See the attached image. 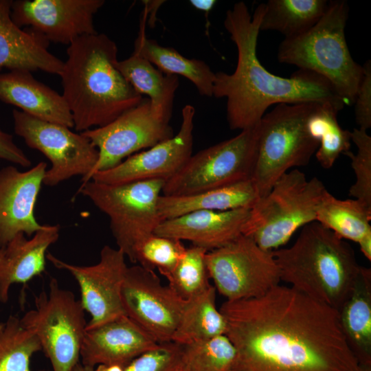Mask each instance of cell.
Wrapping results in <instances>:
<instances>
[{
    "label": "cell",
    "instance_id": "cell-1",
    "mask_svg": "<svg viewBox=\"0 0 371 371\" xmlns=\"http://www.w3.org/2000/svg\"><path fill=\"white\" fill-rule=\"evenodd\" d=\"M236 349L229 371H358L339 312L291 286L219 308Z\"/></svg>",
    "mask_w": 371,
    "mask_h": 371
},
{
    "label": "cell",
    "instance_id": "cell-2",
    "mask_svg": "<svg viewBox=\"0 0 371 371\" xmlns=\"http://www.w3.org/2000/svg\"><path fill=\"white\" fill-rule=\"evenodd\" d=\"M264 3L253 15L243 1L226 12L224 27L237 49L234 71L215 73L212 97L227 100V120L232 130L255 126L267 109L278 104L328 102L341 110L345 104L324 78L299 69L290 78L269 72L257 56V43Z\"/></svg>",
    "mask_w": 371,
    "mask_h": 371
},
{
    "label": "cell",
    "instance_id": "cell-3",
    "mask_svg": "<svg viewBox=\"0 0 371 371\" xmlns=\"http://www.w3.org/2000/svg\"><path fill=\"white\" fill-rule=\"evenodd\" d=\"M67 56L59 76L77 131L105 126L144 99L119 71L117 47L107 35L78 38Z\"/></svg>",
    "mask_w": 371,
    "mask_h": 371
},
{
    "label": "cell",
    "instance_id": "cell-4",
    "mask_svg": "<svg viewBox=\"0 0 371 371\" xmlns=\"http://www.w3.org/2000/svg\"><path fill=\"white\" fill-rule=\"evenodd\" d=\"M273 254L281 281L337 311L361 268L350 245L317 221L304 226L291 247Z\"/></svg>",
    "mask_w": 371,
    "mask_h": 371
},
{
    "label": "cell",
    "instance_id": "cell-5",
    "mask_svg": "<svg viewBox=\"0 0 371 371\" xmlns=\"http://www.w3.org/2000/svg\"><path fill=\"white\" fill-rule=\"evenodd\" d=\"M348 16L346 1H330L325 13L312 27L298 36L284 38L278 50L280 63L324 78L345 105L354 104L363 75V67L352 58L346 39Z\"/></svg>",
    "mask_w": 371,
    "mask_h": 371
},
{
    "label": "cell",
    "instance_id": "cell-6",
    "mask_svg": "<svg viewBox=\"0 0 371 371\" xmlns=\"http://www.w3.org/2000/svg\"><path fill=\"white\" fill-rule=\"evenodd\" d=\"M319 102L278 104L257 124L256 156L251 179L263 197L293 167L308 164L319 142L311 136L308 117Z\"/></svg>",
    "mask_w": 371,
    "mask_h": 371
},
{
    "label": "cell",
    "instance_id": "cell-7",
    "mask_svg": "<svg viewBox=\"0 0 371 371\" xmlns=\"http://www.w3.org/2000/svg\"><path fill=\"white\" fill-rule=\"evenodd\" d=\"M326 190L319 179L307 180L297 169L284 173L251 208L243 235L251 238L263 249H278L297 229L316 221Z\"/></svg>",
    "mask_w": 371,
    "mask_h": 371
},
{
    "label": "cell",
    "instance_id": "cell-8",
    "mask_svg": "<svg viewBox=\"0 0 371 371\" xmlns=\"http://www.w3.org/2000/svg\"><path fill=\"white\" fill-rule=\"evenodd\" d=\"M164 183L155 179L107 185L90 180L78 192L109 216L117 249L131 262L135 247L161 221L158 201Z\"/></svg>",
    "mask_w": 371,
    "mask_h": 371
},
{
    "label": "cell",
    "instance_id": "cell-9",
    "mask_svg": "<svg viewBox=\"0 0 371 371\" xmlns=\"http://www.w3.org/2000/svg\"><path fill=\"white\" fill-rule=\"evenodd\" d=\"M80 300L52 278L49 291L35 297L34 308L20 318L38 337L52 371H72L78 363L87 322Z\"/></svg>",
    "mask_w": 371,
    "mask_h": 371
},
{
    "label": "cell",
    "instance_id": "cell-10",
    "mask_svg": "<svg viewBox=\"0 0 371 371\" xmlns=\"http://www.w3.org/2000/svg\"><path fill=\"white\" fill-rule=\"evenodd\" d=\"M257 139L256 124L192 155L179 172L165 181L162 194L190 195L251 179Z\"/></svg>",
    "mask_w": 371,
    "mask_h": 371
},
{
    "label": "cell",
    "instance_id": "cell-11",
    "mask_svg": "<svg viewBox=\"0 0 371 371\" xmlns=\"http://www.w3.org/2000/svg\"><path fill=\"white\" fill-rule=\"evenodd\" d=\"M205 260L214 286L226 300L258 297L281 281L273 251L245 235L207 251Z\"/></svg>",
    "mask_w": 371,
    "mask_h": 371
},
{
    "label": "cell",
    "instance_id": "cell-12",
    "mask_svg": "<svg viewBox=\"0 0 371 371\" xmlns=\"http://www.w3.org/2000/svg\"><path fill=\"white\" fill-rule=\"evenodd\" d=\"M14 133L26 145L43 153L51 163L43 185L54 187L73 177L81 176L82 183L91 180L98 159V150L82 133L12 111Z\"/></svg>",
    "mask_w": 371,
    "mask_h": 371
},
{
    "label": "cell",
    "instance_id": "cell-13",
    "mask_svg": "<svg viewBox=\"0 0 371 371\" xmlns=\"http://www.w3.org/2000/svg\"><path fill=\"white\" fill-rule=\"evenodd\" d=\"M81 133L98 150L91 177L95 172L113 168L128 157L174 135L170 122L153 112L146 98L108 124Z\"/></svg>",
    "mask_w": 371,
    "mask_h": 371
},
{
    "label": "cell",
    "instance_id": "cell-14",
    "mask_svg": "<svg viewBox=\"0 0 371 371\" xmlns=\"http://www.w3.org/2000/svg\"><path fill=\"white\" fill-rule=\"evenodd\" d=\"M186 301L164 285L153 270L128 267L122 288L124 314L158 344L172 341Z\"/></svg>",
    "mask_w": 371,
    "mask_h": 371
},
{
    "label": "cell",
    "instance_id": "cell-15",
    "mask_svg": "<svg viewBox=\"0 0 371 371\" xmlns=\"http://www.w3.org/2000/svg\"><path fill=\"white\" fill-rule=\"evenodd\" d=\"M55 267L68 271L80 291V302L90 315L86 329L100 326L125 315L122 303V288L128 268L121 250L104 246L98 263L79 266L65 262L50 253L46 256Z\"/></svg>",
    "mask_w": 371,
    "mask_h": 371
},
{
    "label": "cell",
    "instance_id": "cell-16",
    "mask_svg": "<svg viewBox=\"0 0 371 371\" xmlns=\"http://www.w3.org/2000/svg\"><path fill=\"white\" fill-rule=\"evenodd\" d=\"M195 109L186 104L178 133L146 150L136 153L116 166L95 172L91 180L107 185L161 179L177 174L192 155Z\"/></svg>",
    "mask_w": 371,
    "mask_h": 371
},
{
    "label": "cell",
    "instance_id": "cell-17",
    "mask_svg": "<svg viewBox=\"0 0 371 371\" xmlns=\"http://www.w3.org/2000/svg\"><path fill=\"white\" fill-rule=\"evenodd\" d=\"M104 0H16L11 18L47 42L70 45L79 37L96 33L93 18Z\"/></svg>",
    "mask_w": 371,
    "mask_h": 371
},
{
    "label": "cell",
    "instance_id": "cell-18",
    "mask_svg": "<svg viewBox=\"0 0 371 371\" xmlns=\"http://www.w3.org/2000/svg\"><path fill=\"white\" fill-rule=\"evenodd\" d=\"M47 166L40 161L23 172L12 166L0 169V247L19 233L32 236L44 227L34 208Z\"/></svg>",
    "mask_w": 371,
    "mask_h": 371
},
{
    "label": "cell",
    "instance_id": "cell-19",
    "mask_svg": "<svg viewBox=\"0 0 371 371\" xmlns=\"http://www.w3.org/2000/svg\"><path fill=\"white\" fill-rule=\"evenodd\" d=\"M159 344L126 315L86 329L80 350L81 363L126 366Z\"/></svg>",
    "mask_w": 371,
    "mask_h": 371
},
{
    "label": "cell",
    "instance_id": "cell-20",
    "mask_svg": "<svg viewBox=\"0 0 371 371\" xmlns=\"http://www.w3.org/2000/svg\"><path fill=\"white\" fill-rule=\"evenodd\" d=\"M251 209L228 211L198 210L163 220L154 234L211 251L222 247L243 235Z\"/></svg>",
    "mask_w": 371,
    "mask_h": 371
},
{
    "label": "cell",
    "instance_id": "cell-21",
    "mask_svg": "<svg viewBox=\"0 0 371 371\" xmlns=\"http://www.w3.org/2000/svg\"><path fill=\"white\" fill-rule=\"evenodd\" d=\"M12 0H0V69L60 76L63 63L50 53L49 42L30 28L22 30L11 18Z\"/></svg>",
    "mask_w": 371,
    "mask_h": 371
},
{
    "label": "cell",
    "instance_id": "cell-22",
    "mask_svg": "<svg viewBox=\"0 0 371 371\" xmlns=\"http://www.w3.org/2000/svg\"><path fill=\"white\" fill-rule=\"evenodd\" d=\"M60 230L59 225H45L31 238L19 233L0 247V302H8L13 284H25L45 271L47 251Z\"/></svg>",
    "mask_w": 371,
    "mask_h": 371
},
{
    "label": "cell",
    "instance_id": "cell-23",
    "mask_svg": "<svg viewBox=\"0 0 371 371\" xmlns=\"http://www.w3.org/2000/svg\"><path fill=\"white\" fill-rule=\"evenodd\" d=\"M0 100L38 120L74 128L72 115L63 96L34 78L31 71L0 73Z\"/></svg>",
    "mask_w": 371,
    "mask_h": 371
},
{
    "label": "cell",
    "instance_id": "cell-24",
    "mask_svg": "<svg viewBox=\"0 0 371 371\" xmlns=\"http://www.w3.org/2000/svg\"><path fill=\"white\" fill-rule=\"evenodd\" d=\"M260 199L251 179L186 196L161 194L158 210L161 221L198 210L251 209Z\"/></svg>",
    "mask_w": 371,
    "mask_h": 371
},
{
    "label": "cell",
    "instance_id": "cell-25",
    "mask_svg": "<svg viewBox=\"0 0 371 371\" xmlns=\"http://www.w3.org/2000/svg\"><path fill=\"white\" fill-rule=\"evenodd\" d=\"M346 340L360 366L371 367V269L361 267L338 311Z\"/></svg>",
    "mask_w": 371,
    "mask_h": 371
},
{
    "label": "cell",
    "instance_id": "cell-26",
    "mask_svg": "<svg viewBox=\"0 0 371 371\" xmlns=\"http://www.w3.org/2000/svg\"><path fill=\"white\" fill-rule=\"evenodd\" d=\"M146 18L144 14L133 52L144 57L165 74L182 76L189 80L201 95L212 97L215 73L204 61L188 58L176 49L159 45L147 38L145 33Z\"/></svg>",
    "mask_w": 371,
    "mask_h": 371
},
{
    "label": "cell",
    "instance_id": "cell-27",
    "mask_svg": "<svg viewBox=\"0 0 371 371\" xmlns=\"http://www.w3.org/2000/svg\"><path fill=\"white\" fill-rule=\"evenodd\" d=\"M117 67L139 94L148 97L153 112L170 122L175 92L179 85L178 76L164 74L134 52L128 58L118 60Z\"/></svg>",
    "mask_w": 371,
    "mask_h": 371
},
{
    "label": "cell",
    "instance_id": "cell-28",
    "mask_svg": "<svg viewBox=\"0 0 371 371\" xmlns=\"http://www.w3.org/2000/svg\"><path fill=\"white\" fill-rule=\"evenodd\" d=\"M216 291L211 284L201 294L186 301L172 341L184 346L225 335L227 322L216 307Z\"/></svg>",
    "mask_w": 371,
    "mask_h": 371
},
{
    "label": "cell",
    "instance_id": "cell-29",
    "mask_svg": "<svg viewBox=\"0 0 371 371\" xmlns=\"http://www.w3.org/2000/svg\"><path fill=\"white\" fill-rule=\"evenodd\" d=\"M370 220L371 208L357 199H338L327 190L316 216V221L324 227L358 244L371 238Z\"/></svg>",
    "mask_w": 371,
    "mask_h": 371
},
{
    "label": "cell",
    "instance_id": "cell-30",
    "mask_svg": "<svg viewBox=\"0 0 371 371\" xmlns=\"http://www.w3.org/2000/svg\"><path fill=\"white\" fill-rule=\"evenodd\" d=\"M264 3L260 30L276 31L285 38L298 36L324 15L326 0H269Z\"/></svg>",
    "mask_w": 371,
    "mask_h": 371
},
{
    "label": "cell",
    "instance_id": "cell-31",
    "mask_svg": "<svg viewBox=\"0 0 371 371\" xmlns=\"http://www.w3.org/2000/svg\"><path fill=\"white\" fill-rule=\"evenodd\" d=\"M340 109L328 102L317 103L308 117V130L319 142L315 157L325 169L330 168L339 155L350 150L351 132L343 129L337 120Z\"/></svg>",
    "mask_w": 371,
    "mask_h": 371
},
{
    "label": "cell",
    "instance_id": "cell-32",
    "mask_svg": "<svg viewBox=\"0 0 371 371\" xmlns=\"http://www.w3.org/2000/svg\"><path fill=\"white\" fill-rule=\"evenodd\" d=\"M41 350L38 337L20 318L11 315L0 322V371H32L31 358Z\"/></svg>",
    "mask_w": 371,
    "mask_h": 371
},
{
    "label": "cell",
    "instance_id": "cell-33",
    "mask_svg": "<svg viewBox=\"0 0 371 371\" xmlns=\"http://www.w3.org/2000/svg\"><path fill=\"white\" fill-rule=\"evenodd\" d=\"M236 349L226 335L182 346L181 371H229Z\"/></svg>",
    "mask_w": 371,
    "mask_h": 371
},
{
    "label": "cell",
    "instance_id": "cell-34",
    "mask_svg": "<svg viewBox=\"0 0 371 371\" xmlns=\"http://www.w3.org/2000/svg\"><path fill=\"white\" fill-rule=\"evenodd\" d=\"M208 251L192 245L186 250L166 278L170 289L183 300H190L210 287L205 256Z\"/></svg>",
    "mask_w": 371,
    "mask_h": 371
},
{
    "label": "cell",
    "instance_id": "cell-35",
    "mask_svg": "<svg viewBox=\"0 0 371 371\" xmlns=\"http://www.w3.org/2000/svg\"><path fill=\"white\" fill-rule=\"evenodd\" d=\"M186 248L180 240L153 234L135 247L131 262L153 271L157 269L166 278L175 268Z\"/></svg>",
    "mask_w": 371,
    "mask_h": 371
},
{
    "label": "cell",
    "instance_id": "cell-36",
    "mask_svg": "<svg viewBox=\"0 0 371 371\" xmlns=\"http://www.w3.org/2000/svg\"><path fill=\"white\" fill-rule=\"evenodd\" d=\"M351 141L357 148L356 154L350 150L343 154L349 157L356 181L349 189V195L371 208V137L367 131L354 128Z\"/></svg>",
    "mask_w": 371,
    "mask_h": 371
},
{
    "label": "cell",
    "instance_id": "cell-37",
    "mask_svg": "<svg viewBox=\"0 0 371 371\" xmlns=\"http://www.w3.org/2000/svg\"><path fill=\"white\" fill-rule=\"evenodd\" d=\"M182 346L173 341L159 344L119 371H181Z\"/></svg>",
    "mask_w": 371,
    "mask_h": 371
},
{
    "label": "cell",
    "instance_id": "cell-38",
    "mask_svg": "<svg viewBox=\"0 0 371 371\" xmlns=\"http://www.w3.org/2000/svg\"><path fill=\"white\" fill-rule=\"evenodd\" d=\"M363 67V75L358 87L355 102V115L359 128L367 131L371 127V62Z\"/></svg>",
    "mask_w": 371,
    "mask_h": 371
},
{
    "label": "cell",
    "instance_id": "cell-39",
    "mask_svg": "<svg viewBox=\"0 0 371 371\" xmlns=\"http://www.w3.org/2000/svg\"><path fill=\"white\" fill-rule=\"evenodd\" d=\"M0 159L23 168H29L32 161L23 150L14 142L13 136L0 129Z\"/></svg>",
    "mask_w": 371,
    "mask_h": 371
},
{
    "label": "cell",
    "instance_id": "cell-40",
    "mask_svg": "<svg viewBox=\"0 0 371 371\" xmlns=\"http://www.w3.org/2000/svg\"><path fill=\"white\" fill-rule=\"evenodd\" d=\"M214 0H191L190 4L196 10L209 12L216 4Z\"/></svg>",
    "mask_w": 371,
    "mask_h": 371
},
{
    "label": "cell",
    "instance_id": "cell-41",
    "mask_svg": "<svg viewBox=\"0 0 371 371\" xmlns=\"http://www.w3.org/2000/svg\"><path fill=\"white\" fill-rule=\"evenodd\" d=\"M72 371H94V368L82 365L78 363L72 370Z\"/></svg>",
    "mask_w": 371,
    "mask_h": 371
},
{
    "label": "cell",
    "instance_id": "cell-42",
    "mask_svg": "<svg viewBox=\"0 0 371 371\" xmlns=\"http://www.w3.org/2000/svg\"><path fill=\"white\" fill-rule=\"evenodd\" d=\"M358 371H371V367L361 366Z\"/></svg>",
    "mask_w": 371,
    "mask_h": 371
},
{
    "label": "cell",
    "instance_id": "cell-43",
    "mask_svg": "<svg viewBox=\"0 0 371 371\" xmlns=\"http://www.w3.org/2000/svg\"><path fill=\"white\" fill-rule=\"evenodd\" d=\"M41 371H50V370H41Z\"/></svg>",
    "mask_w": 371,
    "mask_h": 371
}]
</instances>
